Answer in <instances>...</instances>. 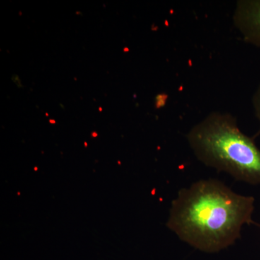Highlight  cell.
<instances>
[{
	"label": "cell",
	"mask_w": 260,
	"mask_h": 260,
	"mask_svg": "<svg viewBox=\"0 0 260 260\" xmlns=\"http://www.w3.org/2000/svg\"><path fill=\"white\" fill-rule=\"evenodd\" d=\"M255 200L218 179H202L181 189L167 225L182 242L205 253L220 252L241 238L252 219Z\"/></svg>",
	"instance_id": "6da1fadb"
},
{
	"label": "cell",
	"mask_w": 260,
	"mask_h": 260,
	"mask_svg": "<svg viewBox=\"0 0 260 260\" xmlns=\"http://www.w3.org/2000/svg\"><path fill=\"white\" fill-rule=\"evenodd\" d=\"M102 107H99V111H100V112H102Z\"/></svg>",
	"instance_id": "9c48e42d"
},
{
	"label": "cell",
	"mask_w": 260,
	"mask_h": 260,
	"mask_svg": "<svg viewBox=\"0 0 260 260\" xmlns=\"http://www.w3.org/2000/svg\"><path fill=\"white\" fill-rule=\"evenodd\" d=\"M233 22L244 42L260 47V0L237 1Z\"/></svg>",
	"instance_id": "3957f363"
},
{
	"label": "cell",
	"mask_w": 260,
	"mask_h": 260,
	"mask_svg": "<svg viewBox=\"0 0 260 260\" xmlns=\"http://www.w3.org/2000/svg\"><path fill=\"white\" fill-rule=\"evenodd\" d=\"M91 136L93 137V138H95V137L98 136L97 133L93 132V133H92Z\"/></svg>",
	"instance_id": "52a82bcc"
},
{
	"label": "cell",
	"mask_w": 260,
	"mask_h": 260,
	"mask_svg": "<svg viewBox=\"0 0 260 260\" xmlns=\"http://www.w3.org/2000/svg\"><path fill=\"white\" fill-rule=\"evenodd\" d=\"M165 97V95H158V96L156 97V102H155V107L157 108H160L162 107V105H164L165 104V99L164 100H162V98Z\"/></svg>",
	"instance_id": "5b68a950"
},
{
	"label": "cell",
	"mask_w": 260,
	"mask_h": 260,
	"mask_svg": "<svg viewBox=\"0 0 260 260\" xmlns=\"http://www.w3.org/2000/svg\"><path fill=\"white\" fill-rule=\"evenodd\" d=\"M252 105L254 108V114H255L256 117L257 118L260 124V83L253 95ZM259 134H260V128Z\"/></svg>",
	"instance_id": "277c9868"
},
{
	"label": "cell",
	"mask_w": 260,
	"mask_h": 260,
	"mask_svg": "<svg viewBox=\"0 0 260 260\" xmlns=\"http://www.w3.org/2000/svg\"><path fill=\"white\" fill-rule=\"evenodd\" d=\"M198 160L237 181L260 184V149L229 113H210L186 135Z\"/></svg>",
	"instance_id": "7a4b0ae2"
},
{
	"label": "cell",
	"mask_w": 260,
	"mask_h": 260,
	"mask_svg": "<svg viewBox=\"0 0 260 260\" xmlns=\"http://www.w3.org/2000/svg\"><path fill=\"white\" fill-rule=\"evenodd\" d=\"M12 80L14 82L15 84L18 85V88H23V85H22L21 80L19 78L18 75H13L12 76Z\"/></svg>",
	"instance_id": "8992f818"
},
{
	"label": "cell",
	"mask_w": 260,
	"mask_h": 260,
	"mask_svg": "<svg viewBox=\"0 0 260 260\" xmlns=\"http://www.w3.org/2000/svg\"><path fill=\"white\" fill-rule=\"evenodd\" d=\"M49 122L51 123V124H55L56 121L54 120V119H49Z\"/></svg>",
	"instance_id": "ba28073f"
}]
</instances>
